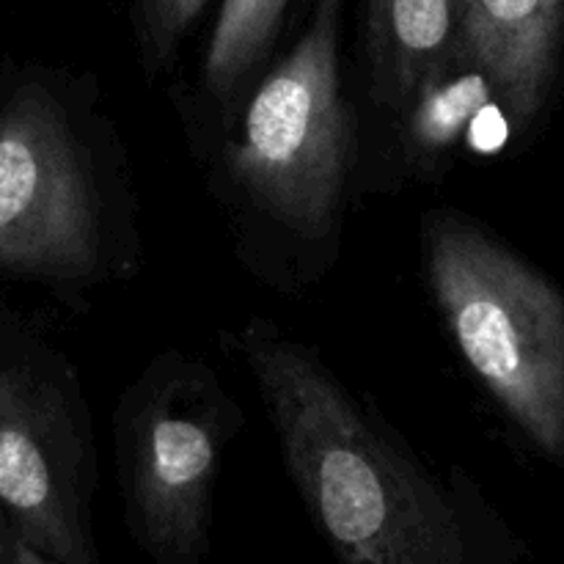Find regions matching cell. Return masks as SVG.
<instances>
[{
    "instance_id": "1",
    "label": "cell",
    "mask_w": 564,
    "mask_h": 564,
    "mask_svg": "<svg viewBox=\"0 0 564 564\" xmlns=\"http://www.w3.org/2000/svg\"><path fill=\"white\" fill-rule=\"evenodd\" d=\"M275 433L286 477L336 564H529L463 466H435L323 352L264 317L224 330Z\"/></svg>"
},
{
    "instance_id": "2",
    "label": "cell",
    "mask_w": 564,
    "mask_h": 564,
    "mask_svg": "<svg viewBox=\"0 0 564 564\" xmlns=\"http://www.w3.org/2000/svg\"><path fill=\"white\" fill-rule=\"evenodd\" d=\"M345 14L347 0H312L290 47L218 119L187 132L237 262L284 295L336 268L361 176Z\"/></svg>"
},
{
    "instance_id": "3",
    "label": "cell",
    "mask_w": 564,
    "mask_h": 564,
    "mask_svg": "<svg viewBox=\"0 0 564 564\" xmlns=\"http://www.w3.org/2000/svg\"><path fill=\"white\" fill-rule=\"evenodd\" d=\"M143 262L132 158L99 77L0 66V279L83 308Z\"/></svg>"
},
{
    "instance_id": "4",
    "label": "cell",
    "mask_w": 564,
    "mask_h": 564,
    "mask_svg": "<svg viewBox=\"0 0 564 564\" xmlns=\"http://www.w3.org/2000/svg\"><path fill=\"white\" fill-rule=\"evenodd\" d=\"M430 297L468 372L549 463L564 466V295L460 209L422 218Z\"/></svg>"
},
{
    "instance_id": "5",
    "label": "cell",
    "mask_w": 564,
    "mask_h": 564,
    "mask_svg": "<svg viewBox=\"0 0 564 564\" xmlns=\"http://www.w3.org/2000/svg\"><path fill=\"white\" fill-rule=\"evenodd\" d=\"M246 411L218 369L165 347L121 389L113 408V468L130 538L152 564H202L215 494Z\"/></svg>"
},
{
    "instance_id": "6",
    "label": "cell",
    "mask_w": 564,
    "mask_h": 564,
    "mask_svg": "<svg viewBox=\"0 0 564 564\" xmlns=\"http://www.w3.org/2000/svg\"><path fill=\"white\" fill-rule=\"evenodd\" d=\"M94 435L80 369L0 290V507L14 534L58 564H99Z\"/></svg>"
},
{
    "instance_id": "7",
    "label": "cell",
    "mask_w": 564,
    "mask_h": 564,
    "mask_svg": "<svg viewBox=\"0 0 564 564\" xmlns=\"http://www.w3.org/2000/svg\"><path fill=\"white\" fill-rule=\"evenodd\" d=\"M457 47L488 77L499 113L527 132L560 75L564 0H455Z\"/></svg>"
},
{
    "instance_id": "8",
    "label": "cell",
    "mask_w": 564,
    "mask_h": 564,
    "mask_svg": "<svg viewBox=\"0 0 564 564\" xmlns=\"http://www.w3.org/2000/svg\"><path fill=\"white\" fill-rule=\"evenodd\" d=\"M455 0H367L364 55L375 110L394 119L433 72L457 55Z\"/></svg>"
},
{
    "instance_id": "9",
    "label": "cell",
    "mask_w": 564,
    "mask_h": 564,
    "mask_svg": "<svg viewBox=\"0 0 564 564\" xmlns=\"http://www.w3.org/2000/svg\"><path fill=\"white\" fill-rule=\"evenodd\" d=\"M499 110L488 77L457 50L444 69L433 72L413 91L405 108L389 119L400 174L408 180H438L446 174L479 113Z\"/></svg>"
},
{
    "instance_id": "10",
    "label": "cell",
    "mask_w": 564,
    "mask_h": 564,
    "mask_svg": "<svg viewBox=\"0 0 564 564\" xmlns=\"http://www.w3.org/2000/svg\"><path fill=\"white\" fill-rule=\"evenodd\" d=\"M292 0H224L204 47L196 86L176 97L185 132L218 119L279 53Z\"/></svg>"
},
{
    "instance_id": "11",
    "label": "cell",
    "mask_w": 564,
    "mask_h": 564,
    "mask_svg": "<svg viewBox=\"0 0 564 564\" xmlns=\"http://www.w3.org/2000/svg\"><path fill=\"white\" fill-rule=\"evenodd\" d=\"M209 0H132L138 64L149 83L174 75L180 53Z\"/></svg>"
},
{
    "instance_id": "12",
    "label": "cell",
    "mask_w": 564,
    "mask_h": 564,
    "mask_svg": "<svg viewBox=\"0 0 564 564\" xmlns=\"http://www.w3.org/2000/svg\"><path fill=\"white\" fill-rule=\"evenodd\" d=\"M3 564H58V562L50 560V556H44L42 551L33 549L31 543H25V540H22L20 534L11 532L9 551H6Z\"/></svg>"
},
{
    "instance_id": "13",
    "label": "cell",
    "mask_w": 564,
    "mask_h": 564,
    "mask_svg": "<svg viewBox=\"0 0 564 564\" xmlns=\"http://www.w3.org/2000/svg\"><path fill=\"white\" fill-rule=\"evenodd\" d=\"M11 532H14V529H11L9 518H6L3 507H0V564H3V560H6V551H9Z\"/></svg>"
}]
</instances>
